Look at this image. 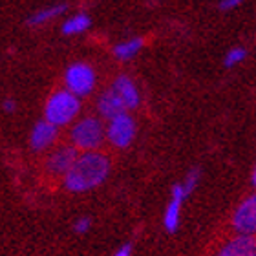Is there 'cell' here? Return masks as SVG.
<instances>
[{
	"instance_id": "5b68a950",
	"label": "cell",
	"mask_w": 256,
	"mask_h": 256,
	"mask_svg": "<svg viewBox=\"0 0 256 256\" xmlns=\"http://www.w3.org/2000/svg\"><path fill=\"white\" fill-rule=\"evenodd\" d=\"M136 134H138V124L130 112L119 114L106 124V141L116 148H128L134 143Z\"/></svg>"
},
{
	"instance_id": "9c48e42d",
	"label": "cell",
	"mask_w": 256,
	"mask_h": 256,
	"mask_svg": "<svg viewBox=\"0 0 256 256\" xmlns=\"http://www.w3.org/2000/svg\"><path fill=\"white\" fill-rule=\"evenodd\" d=\"M57 138H59V128L46 119H40L33 124L32 132H30V146L35 152H42V150L50 148L57 141Z\"/></svg>"
},
{
	"instance_id": "4fadbf2b",
	"label": "cell",
	"mask_w": 256,
	"mask_h": 256,
	"mask_svg": "<svg viewBox=\"0 0 256 256\" xmlns=\"http://www.w3.org/2000/svg\"><path fill=\"white\" fill-rule=\"evenodd\" d=\"M68 11V6L66 4H54V6H46V8H42V10H37L33 15L28 16L26 24L28 26H44V24H48V22L55 20L57 16L64 15Z\"/></svg>"
},
{
	"instance_id": "d6986e66",
	"label": "cell",
	"mask_w": 256,
	"mask_h": 256,
	"mask_svg": "<svg viewBox=\"0 0 256 256\" xmlns=\"http://www.w3.org/2000/svg\"><path fill=\"white\" fill-rule=\"evenodd\" d=\"M244 0H220L218 8L220 11H234L236 8H240Z\"/></svg>"
},
{
	"instance_id": "ffe728a7",
	"label": "cell",
	"mask_w": 256,
	"mask_h": 256,
	"mask_svg": "<svg viewBox=\"0 0 256 256\" xmlns=\"http://www.w3.org/2000/svg\"><path fill=\"white\" fill-rule=\"evenodd\" d=\"M2 110H4L6 114H13L16 110V102L8 97V99H4V102H2Z\"/></svg>"
},
{
	"instance_id": "3957f363",
	"label": "cell",
	"mask_w": 256,
	"mask_h": 256,
	"mask_svg": "<svg viewBox=\"0 0 256 256\" xmlns=\"http://www.w3.org/2000/svg\"><path fill=\"white\" fill-rule=\"evenodd\" d=\"M70 141H72V146L82 152L99 150V146L106 141V124L97 116H86L77 119L70 130Z\"/></svg>"
},
{
	"instance_id": "8992f818",
	"label": "cell",
	"mask_w": 256,
	"mask_h": 256,
	"mask_svg": "<svg viewBox=\"0 0 256 256\" xmlns=\"http://www.w3.org/2000/svg\"><path fill=\"white\" fill-rule=\"evenodd\" d=\"M230 225L236 234L256 236V192L238 203L230 218Z\"/></svg>"
},
{
	"instance_id": "2e32d148",
	"label": "cell",
	"mask_w": 256,
	"mask_h": 256,
	"mask_svg": "<svg viewBox=\"0 0 256 256\" xmlns=\"http://www.w3.org/2000/svg\"><path fill=\"white\" fill-rule=\"evenodd\" d=\"M247 57V50L242 48V46H234L230 48L224 57V66L225 68H234L238 64H242Z\"/></svg>"
},
{
	"instance_id": "e0dca14e",
	"label": "cell",
	"mask_w": 256,
	"mask_h": 256,
	"mask_svg": "<svg viewBox=\"0 0 256 256\" xmlns=\"http://www.w3.org/2000/svg\"><path fill=\"white\" fill-rule=\"evenodd\" d=\"M200 180H202V172H200V168H192V170H188V174L182 182L183 188H185V192H187V196H190L192 192L196 190Z\"/></svg>"
},
{
	"instance_id": "8fae6325",
	"label": "cell",
	"mask_w": 256,
	"mask_h": 256,
	"mask_svg": "<svg viewBox=\"0 0 256 256\" xmlns=\"http://www.w3.org/2000/svg\"><path fill=\"white\" fill-rule=\"evenodd\" d=\"M110 88H112L119 96V99L123 101L126 112L139 108V104H141V92H139L138 84L134 82V79H130L128 75H119V77H116V80L112 82Z\"/></svg>"
},
{
	"instance_id": "52a82bcc",
	"label": "cell",
	"mask_w": 256,
	"mask_h": 256,
	"mask_svg": "<svg viewBox=\"0 0 256 256\" xmlns=\"http://www.w3.org/2000/svg\"><path fill=\"white\" fill-rule=\"evenodd\" d=\"M79 158V150L72 146V144H64L55 148L46 160V170L52 176H60L64 178L70 172V168L74 166V163Z\"/></svg>"
},
{
	"instance_id": "5bb4252c",
	"label": "cell",
	"mask_w": 256,
	"mask_h": 256,
	"mask_svg": "<svg viewBox=\"0 0 256 256\" xmlns=\"http://www.w3.org/2000/svg\"><path fill=\"white\" fill-rule=\"evenodd\" d=\"M92 26V18L86 13H75V15L68 16L66 20L62 22V26H60V32L64 35H80V33L88 32Z\"/></svg>"
},
{
	"instance_id": "44dd1931",
	"label": "cell",
	"mask_w": 256,
	"mask_h": 256,
	"mask_svg": "<svg viewBox=\"0 0 256 256\" xmlns=\"http://www.w3.org/2000/svg\"><path fill=\"white\" fill-rule=\"evenodd\" d=\"M112 256H132V244H124Z\"/></svg>"
},
{
	"instance_id": "9a60e30c",
	"label": "cell",
	"mask_w": 256,
	"mask_h": 256,
	"mask_svg": "<svg viewBox=\"0 0 256 256\" xmlns=\"http://www.w3.org/2000/svg\"><path fill=\"white\" fill-rule=\"evenodd\" d=\"M143 38L141 37H134V38H126L123 42H119L114 46V57L118 60H130L134 59L136 55L143 50Z\"/></svg>"
},
{
	"instance_id": "277c9868",
	"label": "cell",
	"mask_w": 256,
	"mask_h": 256,
	"mask_svg": "<svg viewBox=\"0 0 256 256\" xmlns=\"http://www.w3.org/2000/svg\"><path fill=\"white\" fill-rule=\"evenodd\" d=\"M97 82L96 70L86 62H74L70 64L64 72V88L72 92L74 96L86 97L90 96Z\"/></svg>"
},
{
	"instance_id": "7402d4cb",
	"label": "cell",
	"mask_w": 256,
	"mask_h": 256,
	"mask_svg": "<svg viewBox=\"0 0 256 256\" xmlns=\"http://www.w3.org/2000/svg\"><path fill=\"white\" fill-rule=\"evenodd\" d=\"M251 183H252V187L256 188V163H254V168H252V174H251Z\"/></svg>"
},
{
	"instance_id": "ac0fdd59",
	"label": "cell",
	"mask_w": 256,
	"mask_h": 256,
	"mask_svg": "<svg viewBox=\"0 0 256 256\" xmlns=\"http://www.w3.org/2000/svg\"><path fill=\"white\" fill-rule=\"evenodd\" d=\"M90 229H92V220L88 218V216H80V218L75 220L74 230L77 234H86Z\"/></svg>"
},
{
	"instance_id": "7a4b0ae2",
	"label": "cell",
	"mask_w": 256,
	"mask_h": 256,
	"mask_svg": "<svg viewBox=\"0 0 256 256\" xmlns=\"http://www.w3.org/2000/svg\"><path fill=\"white\" fill-rule=\"evenodd\" d=\"M80 114V99L72 92L64 90L54 92L44 104V119L55 124L57 128L68 126L77 121Z\"/></svg>"
},
{
	"instance_id": "30bf717a",
	"label": "cell",
	"mask_w": 256,
	"mask_h": 256,
	"mask_svg": "<svg viewBox=\"0 0 256 256\" xmlns=\"http://www.w3.org/2000/svg\"><path fill=\"white\" fill-rule=\"evenodd\" d=\"M212 256H256V238L234 234L232 238L224 242Z\"/></svg>"
},
{
	"instance_id": "6da1fadb",
	"label": "cell",
	"mask_w": 256,
	"mask_h": 256,
	"mask_svg": "<svg viewBox=\"0 0 256 256\" xmlns=\"http://www.w3.org/2000/svg\"><path fill=\"white\" fill-rule=\"evenodd\" d=\"M110 158L99 150L94 152H80L74 166L62 178L64 188L74 194L90 192L94 188L101 187L110 176Z\"/></svg>"
},
{
	"instance_id": "ba28073f",
	"label": "cell",
	"mask_w": 256,
	"mask_h": 256,
	"mask_svg": "<svg viewBox=\"0 0 256 256\" xmlns=\"http://www.w3.org/2000/svg\"><path fill=\"white\" fill-rule=\"evenodd\" d=\"M187 198H188L187 192H185L182 183H176V185L172 187L170 200L166 203L165 214H163V227H165L166 232H176V230L180 229L183 202H185Z\"/></svg>"
},
{
	"instance_id": "7c38bea8",
	"label": "cell",
	"mask_w": 256,
	"mask_h": 256,
	"mask_svg": "<svg viewBox=\"0 0 256 256\" xmlns=\"http://www.w3.org/2000/svg\"><path fill=\"white\" fill-rule=\"evenodd\" d=\"M97 112L101 114L102 119H110L116 118V116H119V114L126 112V108H124L123 101L119 99V96L116 94V92L112 90V88H108V90H104L99 96V99H97Z\"/></svg>"
}]
</instances>
